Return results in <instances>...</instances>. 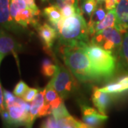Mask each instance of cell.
Returning a JSON list of instances; mask_svg holds the SVG:
<instances>
[{"mask_svg": "<svg viewBox=\"0 0 128 128\" xmlns=\"http://www.w3.org/2000/svg\"><path fill=\"white\" fill-rule=\"evenodd\" d=\"M82 46L60 45V55L69 70L78 81L82 82L99 81L101 80L100 78L93 68L90 60Z\"/></svg>", "mask_w": 128, "mask_h": 128, "instance_id": "1", "label": "cell"}, {"mask_svg": "<svg viewBox=\"0 0 128 128\" xmlns=\"http://www.w3.org/2000/svg\"><path fill=\"white\" fill-rule=\"evenodd\" d=\"M58 34L60 46H82L90 42L88 25L82 12L64 18L62 27Z\"/></svg>", "mask_w": 128, "mask_h": 128, "instance_id": "2", "label": "cell"}, {"mask_svg": "<svg viewBox=\"0 0 128 128\" xmlns=\"http://www.w3.org/2000/svg\"><path fill=\"white\" fill-rule=\"evenodd\" d=\"M90 60L92 66L100 79H109L116 70L117 58L100 46L89 43L82 46Z\"/></svg>", "mask_w": 128, "mask_h": 128, "instance_id": "3", "label": "cell"}, {"mask_svg": "<svg viewBox=\"0 0 128 128\" xmlns=\"http://www.w3.org/2000/svg\"><path fill=\"white\" fill-rule=\"evenodd\" d=\"M122 34L115 27L108 28L93 35L90 43L112 53L118 59L123 40Z\"/></svg>", "mask_w": 128, "mask_h": 128, "instance_id": "4", "label": "cell"}, {"mask_svg": "<svg viewBox=\"0 0 128 128\" xmlns=\"http://www.w3.org/2000/svg\"><path fill=\"white\" fill-rule=\"evenodd\" d=\"M50 80L54 89L64 100L73 92L76 86L72 73L63 66L58 64L57 70Z\"/></svg>", "mask_w": 128, "mask_h": 128, "instance_id": "5", "label": "cell"}, {"mask_svg": "<svg viewBox=\"0 0 128 128\" xmlns=\"http://www.w3.org/2000/svg\"><path fill=\"white\" fill-rule=\"evenodd\" d=\"M9 112L12 126L26 125L29 119L31 105L22 98L16 97L12 105L6 108Z\"/></svg>", "mask_w": 128, "mask_h": 128, "instance_id": "6", "label": "cell"}, {"mask_svg": "<svg viewBox=\"0 0 128 128\" xmlns=\"http://www.w3.org/2000/svg\"><path fill=\"white\" fill-rule=\"evenodd\" d=\"M51 114V108L50 105L45 103L44 100V89L41 90L37 93L36 96L32 102L29 119L26 124L27 128H32V124L34 120L44 116H47Z\"/></svg>", "mask_w": 128, "mask_h": 128, "instance_id": "7", "label": "cell"}, {"mask_svg": "<svg viewBox=\"0 0 128 128\" xmlns=\"http://www.w3.org/2000/svg\"><path fill=\"white\" fill-rule=\"evenodd\" d=\"M11 0H0V26L12 32L18 33L22 26L16 24L10 14Z\"/></svg>", "mask_w": 128, "mask_h": 128, "instance_id": "8", "label": "cell"}, {"mask_svg": "<svg viewBox=\"0 0 128 128\" xmlns=\"http://www.w3.org/2000/svg\"><path fill=\"white\" fill-rule=\"evenodd\" d=\"M22 46L15 41L8 33L0 29V54L4 56L13 54L15 58H18V52L22 50Z\"/></svg>", "mask_w": 128, "mask_h": 128, "instance_id": "9", "label": "cell"}, {"mask_svg": "<svg viewBox=\"0 0 128 128\" xmlns=\"http://www.w3.org/2000/svg\"><path fill=\"white\" fill-rule=\"evenodd\" d=\"M83 122L92 128H96L108 120L106 114H101L98 110L87 105H80Z\"/></svg>", "mask_w": 128, "mask_h": 128, "instance_id": "10", "label": "cell"}, {"mask_svg": "<svg viewBox=\"0 0 128 128\" xmlns=\"http://www.w3.org/2000/svg\"><path fill=\"white\" fill-rule=\"evenodd\" d=\"M36 28L44 48L47 51H50L58 36L57 31L55 28L46 23L41 25L38 24Z\"/></svg>", "mask_w": 128, "mask_h": 128, "instance_id": "11", "label": "cell"}, {"mask_svg": "<svg viewBox=\"0 0 128 128\" xmlns=\"http://www.w3.org/2000/svg\"><path fill=\"white\" fill-rule=\"evenodd\" d=\"M114 10L117 18L114 27L125 34L128 31V0H120Z\"/></svg>", "mask_w": 128, "mask_h": 128, "instance_id": "12", "label": "cell"}, {"mask_svg": "<svg viewBox=\"0 0 128 128\" xmlns=\"http://www.w3.org/2000/svg\"><path fill=\"white\" fill-rule=\"evenodd\" d=\"M113 98V95L102 92L97 87L93 88V91L92 95V101L97 110L101 114H106L108 108L110 105Z\"/></svg>", "mask_w": 128, "mask_h": 128, "instance_id": "13", "label": "cell"}, {"mask_svg": "<svg viewBox=\"0 0 128 128\" xmlns=\"http://www.w3.org/2000/svg\"><path fill=\"white\" fill-rule=\"evenodd\" d=\"M99 90L113 96L127 91L128 90V76H124L120 78L116 82H110L104 87L99 88Z\"/></svg>", "mask_w": 128, "mask_h": 128, "instance_id": "14", "label": "cell"}, {"mask_svg": "<svg viewBox=\"0 0 128 128\" xmlns=\"http://www.w3.org/2000/svg\"><path fill=\"white\" fill-rule=\"evenodd\" d=\"M44 100L46 104L50 105L51 110L57 108L64 102V99L61 98L59 94L54 89L51 80L44 88Z\"/></svg>", "mask_w": 128, "mask_h": 128, "instance_id": "15", "label": "cell"}, {"mask_svg": "<svg viewBox=\"0 0 128 128\" xmlns=\"http://www.w3.org/2000/svg\"><path fill=\"white\" fill-rule=\"evenodd\" d=\"M116 22H117V18H116V14H115V10L112 9V10L108 11L105 18L96 26L94 31H93L92 36L95 35L96 33H98V32H100L105 30V28L114 27Z\"/></svg>", "mask_w": 128, "mask_h": 128, "instance_id": "16", "label": "cell"}, {"mask_svg": "<svg viewBox=\"0 0 128 128\" xmlns=\"http://www.w3.org/2000/svg\"><path fill=\"white\" fill-rule=\"evenodd\" d=\"M44 15L48 18L53 26H55L63 18L60 8L56 4L50 5L44 9Z\"/></svg>", "mask_w": 128, "mask_h": 128, "instance_id": "17", "label": "cell"}, {"mask_svg": "<svg viewBox=\"0 0 128 128\" xmlns=\"http://www.w3.org/2000/svg\"><path fill=\"white\" fill-rule=\"evenodd\" d=\"M105 10L106 9L102 7V4L99 3V5L98 6L96 11L93 12V14H92L91 16L90 17V20L88 23V28H89L90 36H92L93 34V31H94V28L96 27V25L98 23H100L105 17L106 14H107Z\"/></svg>", "mask_w": 128, "mask_h": 128, "instance_id": "18", "label": "cell"}, {"mask_svg": "<svg viewBox=\"0 0 128 128\" xmlns=\"http://www.w3.org/2000/svg\"><path fill=\"white\" fill-rule=\"evenodd\" d=\"M58 128H78L81 122L75 119L70 114L59 120H57Z\"/></svg>", "mask_w": 128, "mask_h": 128, "instance_id": "19", "label": "cell"}, {"mask_svg": "<svg viewBox=\"0 0 128 128\" xmlns=\"http://www.w3.org/2000/svg\"><path fill=\"white\" fill-rule=\"evenodd\" d=\"M57 70V64L55 65L50 60L46 58L41 64V71L43 75L47 77H53Z\"/></svg>", "mask_w": 128, "mask_h": 128, "instance_id": "20", "label": "cell"}, {"mask_svg": "<svg viewBox=\"0 0 128 128\" xmlns=\"http://www.w3.org/2000/svg\"><path fill=\"white\" fill-rule=\"evenodd\" d=\"M98 3L97 0H82L80 6L82 14L90 17L98 7Z\"/></svg>", "mask_w": 128, "mask_h": 128, "instance_id": "21", "label": "cell"}, {"mask_svg": "<svg viewBox=\"0 0 128 128\" xmlns=\"http://www.w3.org/2000/svg\"><path fill=\"white\" fill-rule=\"evenodd\" d=\"M120 59L123 61L124 66L128 68V31L124 34L122 40V48L120 53Z\"/></svg>", "mask_w": 128, "mask_h": 128, "instance_id": "22", "label": "cell"}, {"mask_svg": "<svg viewBox=\"0 0 128 128\" xmlns=\"http://www.w3.org/2000/svg\"><path fill=\"white\" fill-rule=\"evenodd\" d=\"M51 114H53L56 120H59L60 118H63L70 115L66 106L64 105V102L60 105H58L57 108L51 110Z\"/></svg>", "mask_w": 128, "mask_h": 128, "instance_id": "23", "label": "cell"}, {"mask_svg": "<svg viewBox=\"0 0 128 128\" xmlns=\"http://www.w3.org/2000/svg\"><path fill=\"white\" fill-rule=\"evenodd\" d=\"M60 10H61V13H62V16H63L64 18L74 16L75 14L79 13V12H82L81 9H76V7L75 6V4L66 5L64 7H62Z\"/></svg>", "mask_w": 128, "mask_h": 128, "instance_id": "24", "label": "cell"}, {"mask_svg": "<svg viewBox=\"0 0 128 128\" xmlns=\"http://www.w3.org/2000/svg\"><path fill=\"white\" fill-rule=\"evenodd\" d=\"M28 86L24 82L23 80H20L19 82L16 85V86L14 89V94L16 97L18 98H22L23 96L25 94V92H26L28 89Z\"/></svg>", "mask_w": 128, "mask_h": 128, "instance_id": "25", "label": "cell"}, {"mask_svg": "<svg viewBox=\"0 0 128 128\" xmlns=\"http://www.w3.org/2000/svg\"><path fill=\"white\" fill-rule=\"evenodd\" d=\"M41 128H58L57 120L53 114H49V116L41 124Z\"/></svg>", "mask_w": 128, "mask_h": 128, "instance_id": "26", "label": "cell"}, {"mask_svg": "<svg viewBox=\"0 0 128 128\" xmlns=\"http://www.w3.org/2000/svg\"><path fill=\"white\" fill-rule=\"evenodd\" d=\"M39 92L38 89L36 88H28L26 92H25V94L24 95L23 97L22 98L26 102H30L34 100V99L35 98V97L36 96L37 93Z\"/></svg>", "mask_w": 128, "mask_h": 128, "instance_id": "27", "label": "cell"}, {"mask_svg": "<svg viewBox=\"0 0 128 128\" xmlns=\"http://www.w3.org/2000/svg\"><path fill=\"white\" fill-rule=\"evenodd\" d=\"M24 2H25V3H26L28 8L31 9L32 12L34 13L35 15H36V16H38L40 13H41V12H40L39 9L38 8L37 5L36 4L35 1L34 0H24Z\"/></svg>", "mask_w": 128, "mask_h": 128, "instance_id": "28", "label": "cell"}, {"mask_svg": "<svg viewBox=\"0 0 128 128\" xmlns=\"http://www.w3.org/2000/svg\"><path fill=\"white\" fill-rule=\"evenodd\" d=\"M120 0H105V7L107 11L112 10L116 8Z\"/></svg>", "mask_w": 128, "mask_h": 128, "instance_id": "29", "label": "cell"}, {"mask_svg": "<svg viewBox=\"0 0 128 128\" xmlns=\"http://www.w3.org/2000/svg\"><path fill=\"white\" fill-rule=\"evenodd\" d=\"M1 116H2V118L4 122L6 124V125H9V126H12V123H11V118H10V115H9V112L7 109L6 108L4 110H3L1 113Z\"/></svg>", "mask_w": 128, "mask_h": 128, "instance_id": "30", "label": "cell"}, {"mask_svg": "<svg viewBox=\"0 0 128 128\" xmlns=\"http://www.w3.org/2000/svg\"><path fill=\"white\" fill-rule=\"evenodd\" d=\"M76 0H56V5L60 9L64 6L68 4H75Z\"/></svg>", "mask_w": 128, "mask_h": 128, "instance_id": "31", "label": "cell"}, {"mask_svg": "<svg viewBox=\"0 0 128 128\" xmlns=\"http://www.w3.org/2000/svg\"><path fill=\"white\" fill-rule=\"evenodd\" d=\"M6 109L4 105V92L2 90V87L0 82V113Z\"/></svg>", "mask_w": 128, "mask_h": 128, "instance_id": "32", "label": "cell"}, {"mask_svg": "<svg viewBox=\"0 0 128 128\" xmlns=\"http://www.w3.org/2000/svg\"><path fill=\"white\" fill-rule=\"evenodd\" d=\"M78 128H92L90 126H89V125H88L86 124H85L84 122H82L81 124L80 125V127Z\"/></svg>", "mask_w": 128, "mask_h": 128, "instance_id": "33", "label": "cell"}, {"mask_svg": "<svg viewBox=\"0 0 128 128\" xmlns=\"http://www.w3.org/2000/svg\"><path fill=\"white\" fill-rule=\"evenodd\" d=\"M80 3V0H76V4H75V6L76 7V9H80V7L79 6V4Z\"/></svg>", "mask_w": 128, "mask_h": 128, "instance_id": "34", "label": "cell"}, {"mask_svg": "<svg viewBox=\"0 0 128 128\" xmlns=\"http://www.w3.org/2000/svg\"><path fill=\"white\" fill-rule=\"evenodd\" d=\"M5 56H4L3 54H0V65H1V63H2V60L4 58V57Z\"/></svg>", "mask_w": 128, "mask_h": 128, "instance_id": "35", "label": "cell"}, {"mask_svg": "<svg viewBox=\"0 0 128 128\" xmlns=\"http://www.w3.org/2000/svg\"><path fill=\"white\" fill-rule=\"evenodd\" d=\"M98 3H102V2H105V0H97Z\"/></svg>", "mask_w": 128, "mask_h": 128, "instance_id": "36", "label": "cell"}, {"mask_svg": "<svg viewBox=\"0 0 128 128\" xmlns=\"http://www.w3.org/2000/svg\"><path fill=\"white\" fill-rule=\"evenodd\" d=\"M43 2H46V1H48V0H42Z\"/></svg>", "mask_w": 128, "mask_h": 128, "instance_id": "37", "label": "cell"}]
</instances>
